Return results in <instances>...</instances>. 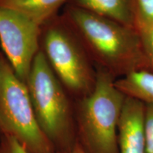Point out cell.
Instances as JSON below:
<instances>
[{
    "label": "cell",
    "mask_w": 153,
    "mask_h": 153,
    "mask_svg": "<svg viewBox=\"0 0 153 153\" xmlns=\"http://www.w3.org/2000/svg\"><path fill=\"white\" fill-rule=\"evenodd\" d=\"M145 153H153V104H145Z\"/></svg>",
    "instance_id": "obj_13"
},
{
    "label": "cell",
    "mask_w": 153,
    "mask_h": 153,
    "mask_svg": "<svg viewBox=\"0 0 153 153\" xmlns=\"http://www.w3.org/2000/svg\"><path fill=\"white\" fill-rule=\"evenodd\" d=\"M41 26L21 13L0 8V44L15 73L26 83L41 51Z\"/></svg>",
    "instance_id": "obj_6"
},
{
    "label": "cell",
    "mask_w": 153,
    "mask_h": 153,
    "mask_svg": "<svg viewBox=\"0 0 153 153\" xmlns=\"http://www.w3.org/2000/svg\"><path fill=\"white\" fill-rule=\"evenodd\" d=\"M115 85L126 97L153 104V72L145 70L132 72L115 80Z\"/></svg>",
    "instance_id": "obj_10"
},
{
    "label": "cell",
    "mask_w": 153,
    "mask_h": 153,
    "mask_svg": "<svg viewBox=\"0 0 153 153\" xmlns=\"http://www.w3.org/2000/svg\"><path fill=\"white\" fill-rule=\"evenodd\" d=\"M137 30L140 38L148 66L153 68V25Z\"/></svg>",
    "instance_id": "obj_12"
},
{
    "label": "cell",
    "mask_w": 153,
    "mask_h": 153,
    "mask_svg": "<svg viewBox=\"0 0 153 153\" xmlns=\"http://www.w3.org/2000/svg\"><path fill=\"white\" fill-rule=\"evenodd\" d=\"M0 153H4V151L1 150V148H0Z\"/></svg>",
    "instance_id": "obj_17"
},
{
    "label": "cell",
    "mask_w": 153,
    "mask_h": 153,
    "mask_svg": "<svg viewBox=\"0 0 153 153\" xmlns=\"http://www.w3.org/2000/svg\"><path fill=\"white\" fill-rule=\"evenodd\" d=\"M41 51L74 101L92 91L97 80V68L60 14L41 26Z\"/></svg>",
    "instance_id": "obj_4"
},
{
    "label": "cell",
    "mask_w": 153,
    "mask_h": 153,
    "mask_svg": "<svg viewBox=\"0 0 153 153\" xmlns=\"http://www.w3.org/2000/svg\"><path fill=\"white\" fill-rule=\"evenodd\" d=\"M38 124L58 153L76 142L74 100L39 51L26 82Z\"/></svg>",
    "instance_id": "obj_2"
},
{
    "label": "cell",
    "mask_w": 153,
    "mask_h": 153,
    "mask_svg": "<svg viewBox=\"0 0 153 153\" xmlns=\"http://www.w3.org/2000/svg\"><path fill=\"white\" fill-rule=\"evenodd\" d=\"M0 130V137H14L28 153H58L38 124L27 85L1 53Z\"/></svg>",
    "instance_id": "obj_5"
},
{
    "label": "cell",
    "mask_w": 153,
    "mask_h": 153,
    "mask_svg": "<svg viewBox=\"0 0 153 153\" xmlns=\"http://www.w3.org/2000/svg\"><path fill=\"white\" fill-rule=\"evenodd\" d=\"M0 74H1V53H0ZM0 135H1V130H0Z\"/></svg>",
    "instance_id": "obj_16"
},
{
    "label": "cell",
    "mask_w": 153,
    "mask_h": 153,
    "mask_svg": "<svg viewBox=\"0 0 153 153\" xmlns=\"http://www.w3.org/2000/svg\"><path fill=\"white\" fill-rule=\"evenodd\" d=\"M67 4L136 29L134 0H68Z\"/></svg>",
    "instance_id": "obj_8"
},
{
    "label": "cell",
    "mask_w": 153,
    "mask_h": 153,
    "mask_svg": "<svg viewBox=\"0 0 153 153\" xmlns=\"http://www.w3.org/2000/svg\"><path fill=\"white\" fill-rule=\"evenodd\" d=\"M60 14L97 69L120 78L148 67L136 29L72 5L66 4Z\"/></svg>",
    "instance_id": "obj_1"
},
{
    "label": "cell",
    "mask_w": 153,
    "mask_h": 153,
    "mask_svg": "<svg viewBox=\"0 0 153 153\" xmlns=\"http://www.w3.org/2000/svg\"><path fill=\"white\" fill-rule=\"evenodd\" d=\"M0 148L4 153H28L16 140L9 135H2Z\"/></svg>",
    "instance_id": "obj_14"
},
{
    "label": "cell",
    "mask_w": 153,
    "mask_h": 153,
    "mask_svg": "<svg viewBox=\"0 0 153 153\" xmlns=\"http://www.w3.org/2000/svg\"><path fill=\"white\" fill-rule=\"evenodd\" d=\"M68 0H0V8L24 14L40 26L60 14Z\"/></svg>",
    "instance_id": "obj_9"
},
{
    "label": "cell",
    "mask_w": 153,
    "mask_h": 153,
    "mask_svg": "<svg viewBox=\"0 0 153 153\" xmlns=\"http://www.w3.org/2000/svg\"><path fill=\"white\" fill-rule=\"evenodd\" d=\"M145 104L126 97L118 127V153H145Z\"/></svg>",
    "instance_id": "obj_7"
},
{
    "label": "cell",
    "mask_w": 153,
    "mask_h": 153,
    "mask_svg": "<svg viewBox=\"0 0 153 153\" xmlns=\"http://www.w3.org/2000/svg\"><path fill=\"white\" fill-rule=\"evenodd\" d=\"M65 153H85V152L84 151L83 149L82 148L81 145H79V143L77 142V140H76V142L74 143L73 146H72L68 151H67V152Z\"/></svg>",
    "instance_id": "obj_15"
},
{
    "label": "cell",
    "mask_w": 153,
    "mask_h": 153,
    "mask_svg": "<svg viewBox=\"0 0 153 153\" xmlns=\"http://www.w3.org/2000/svg\"><path fill=\"white\" fill-rule=\"evenodd\" d=\"M135 28L148 27L153 25V0H134Z\"/></svg>",
    "instance_id": "obj_11"
},
{
    "label": "cell",
    "mask_w": 153,
    "mask_h": 153,
    "mask_svg": "<svg viewBox=\"0 0 153 153\" xmlns=\"http://www.w3.org/2000/svg\"><path fill=\"white\" fill-rule=\"evenodd\" d=\"M94 88L74 101L76 140L85 153H118V127L126 96L116 78L97 69Z\"/></svg>",
    "instance_id": "obj_3"
}]
</instances>
